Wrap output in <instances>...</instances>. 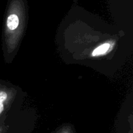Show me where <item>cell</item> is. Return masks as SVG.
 I'll return each mask as SVG.
<instances>
[{
  "label": "cell",
  "instance_id": "cell-3",
  "mask_svg": "<svg viewBox=\"0 0 133 133\" xmlns=\"http://www.w3.org/2000/svg\"><path fill=\"white\" fill-rule=\"evenodd\" d=\"M4 110V105L3 104H2V105H0V114L2 113V112Z\"/></svg>",
  "mask_w": 133,
  "mask_h": 133
},
{
  "label": "cell",
  "instance_id": "cell-4",
  "mask_svg": "<svg viewBox=\"0 0 133 133\" xmlns=\"http://www.w3.org/2000/svg\"><path fill=\"white\" fill-rule=\"evenodd\" d=\"M0 132H1V129H0Z\"/></svg>",
  "mask_w": 133,
  "mask_h": 133
},
{
  "label": "cell",
  "instance_id": "cell-1",
  "mask_svg": "<svg viewBox=\"0 0 133 133\" xmlns=\"http://www.w3.org/2000/svg\"><path fill=\"white\" fill-rule=\"evenodd\" d=\"M18 24H19V18L18 16L14 14L9 16L6 20V25L9 29L12 31L16 29L18 27Z\"/></svg>",
  "mask_w": 133,
  "mask_h": 133
},
{
  "label": "cell",
  "instance_id": "cell-5",
  "mask_svg": "<svg viewBox=\"0 0 133 133\" xmlns=\"http://www.w3.org/2000/svg\"><path fill=\"white\" fill-rule=\"evenodd\" d=\"M64 133H68V132H64Z\"/></svg>",
  "mask_w": 133,
  "mask_h": 133
},
{
  "label": "cell",
  "instance_id": "cell-2",
  "mask_svg": "<svg viewBox=\"0 0 133 133\" xmlns=\"http://www.w3.org/2000/svg\"><path fill=\"white\" fill-rule=\"evenodd\" d=\"M109 48H110V44H109L105 43V44H102V45H99V46L97 47V48H96L94 50L92 54V56L93 57H97V56L105 54L109 50Z\"/></svg>",
  "mask_w": 133,
  "mask_h": 133
}]
</instances>
